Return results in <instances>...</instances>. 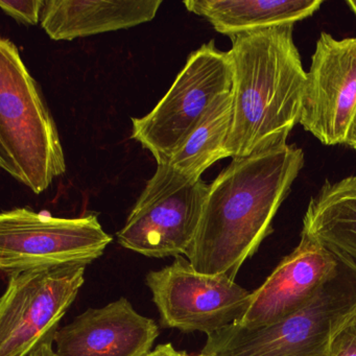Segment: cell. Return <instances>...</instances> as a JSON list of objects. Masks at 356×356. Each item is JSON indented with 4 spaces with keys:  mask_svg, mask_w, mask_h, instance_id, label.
<instances>
[{
    "mask_svg": "<svg viewBox=\"0 0 356 356\" xmlns=\"http://www.w3.org/2000/svg\"><path fill=\"white\" fill-rule=\"evenodd\" d=\"M305 163L303 149L278 145L233 158L209 185L187 259L197 272L235 280L245 260L273 232V220Z\"/></svg>",
    "mask_w": 356,
    "mask_h": 356,
    "instance_id": "1",
    "label": "cell"
},
{
    "mask_svg": "<svg viewBox=\"0 0 356 356\" xmlns=\"http://www.w3.org/2000/svg\"><path fill=\"white\" fill-rule=\"evenodd\" d=\"M293 24L231 37L232 120L228 157L286 145L300 124L307 72L293 42Z\"/></svg>",
    "mask_w": 356,
    "mask_h": 356,
    "instance_id": "2",
    "label": "cell"
},
{
    "mask_svg": "<svg viewBox=\"0 0 356 356\" xmlns=\"http://www.w3.org/2000/svg\"><path fill=\"white\" fill-rule=\"evenodd\" d=\"M0 166L36 195L66 172L55 120L16 45L0 40Z\"/></svg>",
    "mask_w": 356,
    "mask_h": 356,
    "instance_id": "3",
    "label": "cell"
},
{
    "mask_svg": "<svg viewBox=\"0 0 356 356\" xmlns=\"http://www.w3.org/2000/svg\"><path fill=\"white\" fill-rule=\"evenodd\" d=\"M356 310V270L337 274L298 312L266 326L237 323L207 335L201 356H330L333 334Z\"/></svg>",
    "mask_w": 356,
    "mask_h": 356,
    "instance_id": "4",
    "label": "cell"
},
{
    "mask_svg": "<svg viewBox=\"0 0 356 356\" xmlns=\"http://www.w3.org/2000/svg\"><path fill=\"white\" fill-rule=\"evenodd\" d=\"M233 68L229 51L214 41L202 45L187 58L170 90L143 118H132L131 138L168 164L210 106L232 90Z\"/></svg>",
    "mask_w": 356,
    "mask_h": 356,
    "instance_id": "5",
    "label": "cell"
},
{
    "mask_svg": "<svg viewBox=\"0 0 356 356\" xmlns=\"http://www.w3.org/2000/svg\"><path fill=\"white\" fill-rule=\"evenodd\" d=\"M208 191L202 178H186L168 164H157L118 232V243L145 257L185 255L197 235Z\"/></svg>",
    "mask_w": 356,
    "mask_h": 356,
    "instance_id": "6",
    "label": "cell"
},
{
    "mask_svg": "<svg viewBox=\"0 0 356 356\" xmlns=\"http://www.w3.org/2000/svg\"><path fill=\"white\" fill-rule=\"evenodd\" d=\"M112 237L95 214L54 218L29 207L0 214V268L9 276L33 270L86 266L99 259Z\"/></svg>",
    "mask_w": 356,
    "mask_h": 356,
    "instance_id": "7",
    "label": "cell"
},
{
    "mask_svg": "<svg viewBox=\"0 0 356 356\" xmlns=\"http://www.w3.org/2000/svg\"><path fill=\"white\" fill-rule=\"evenodd\" d=\"M145 283L162 326L206 335L241 320L252 293L227 275L197 272L183 256L161 270H151Z\"/></svg>",
    "mask_w": 356,
    "mask_h": 356,
    "instance_id": "8",
    "label": "cell"
},
{
    "mask_svg": "<svg viewBox=\"0 0 356 356\" xmlns=\"http://www.w3.org/2000/svg\"><path fill=\"white\" fill-rule=\"evenodd\" d=\"M85 268L63 266L9 276L0 300V356H29L56 334L84 284Z\"/></svg>",
    "mask_w": 356,
    "mask_h": 356,
    "instance_id": "9",
    "label": "cell"
},
{
    "mask_svg": "<svg viewBox=\"0 0 356 356\" xmlns=\"http://www.w3.org/2000/svg\"><path fill=\"white\" fill-rule=\"evenodd\" d=\"M356 112V37L322 33L306 78L300 124L323 145H343Z\"/></svg>",
    "mask_w": 356,
    "mask_h": 356,
    "instance_id": "10",
    "label": "cell"
},
{
    "mask_svg": "<svg viewBox=\"0 0 356 356\" xmlns=\"http://www.w3.org/2000/svg\"><path fill=\"white\" fill-rule=\"evenodd\" d=\"M339 262L320 243L301 233L298 247L251 293L237 324L258 328L274 324L307 305L337 274Z\"/></svg>",
    "mask_w": 356,
    "mask_h": 356,
    "instance_id": "11",
    "label": "cell"
},
{
    "mask_svg": "<svg viewBox=\"0 0 356 356\" xmlns=\"http://www.w3.org/2000/svg\"><path fill=\"white\" fill-rule=\"evenodd\" d=\"M159 333L153 318L122 297L103 307L88 308L58 329L55 356H147Z\"/></svg>",
    "mask_w": 356,
    "mask_h": 356,
    "instance_id": "12",
    "label": "cell"
},
{
    "mask_svg": "<svg viewBox=\"0 0 356 356\" xmlns=\"http://www.w3.org/2000/svg\"><path fill=\"white\" fill-rule=\"evenodd\" d=\"M161 0H47L40 24L56 41L134 28L152 22Z\"/></svg>",
    "mask_w": 356,
    "mask_h": 356,
    "instance_id": "13",
    "label": "cell"
},
{
    "mask_svg": "<svg viewBox=\"0 0 356 356\" xmlns=\"http://www.w3.org/2000/svg\"><path fill=\"white\" fill-rule=\"evenodd\" d=\"M302 233L356 270V176L325 182L308 204Z\"/></svg>",
    "mask_w": 356,
    "mask_h": 356,
    "instance_id": "14",
    "label": "cell"
},
{
    "mask_svg": "<svg viewBox=\"0 0 356 356\" xmlns=\"http://www.w3.org/2000/svg\"><path fill=\"white\" fill-rule=\"evenodd\" d=\"M187 11L205 18L220 34L243 33L295 24L314 15L321 0H187Z\"/></svg>",
    "mask_w": 356,
    "mask_h": 356,
    "instance_id": "15",
    "label": "cell"
},
{
    "mask_svg": "<svg viewBox=\"0 0 356 356\" xmlns=\"http://www.w3.org/2000/svg\"><path fill=\"white\" fill-rule=\"evenodd\" d=\"M232 120V93L218 97L182 145L177 149L168 165L189 179L202 178L212 164L228 158L227 139Z\"/></svg>",
    "mask_w": 356,
    "mask_h": 356,
    "instance_id": "16",
    "label": "cell"
},
{
    "mask_svg": "<svg viewBox=\"0 0 356 356\" xmlns=\"http://www.w3.org/2000/svg\"><path fill=\"white\" fill-rule=\"evenodd\" d=\"M43 0H0V8L16 22L28 26H36L41 20Z\"/></svg>",
    "mask_w": 356,
    "mask_h": 356,
    "instance_id": "17",
    "label": "cell"
},
{
    "mask_svg": "<svg viewBox=\"0 0 356 356\" xmlns=\"http://www.w3.org/2000/svg\"><path fill=\"white\" fill-rule=\"evenodd\" d=\"M330 356H356V310L333 334Z\"/></svg>",
    "mask_w": 356,
    "mask_h": 356,
    "instance_id": "18",
    "label": "cell"
},
{
    "mask_svg": "<svg viewBox=\"0 0 356 356\" xmlns=\"http://www.w3.org/2000/svg\"><path fill=\"white\" fill-rule=\"evenodd\" d=\"M147 356H195L184 351H179L172 346V343H166L157 346L155 349L152 350ZM201 356V355H197Z\"/></svg>",
    "mask_w": 356,
    "mask_h": 356,
    "instance_id": "19",
    "label": "cell"
},
{
    "mask_svg": "<svg viewBox=\"0 0 356 356\" xmlns=\"http://www.w3.org/2000/svg\"><path fill=\"white\" fill-rule=\"evenodd\" d=\"M55 335H51L47 337L45 341H43L32 353L29 354V356H55V350L53 348L54 339Z\"/></svg>",
    "mask_w": 356,
    "mask_h": 356,
    "instance_id": "20",
    "label": "cell"
},
{
    "mask_svg": "<svg viewBox=\"0 0 356 356\" xmlns=\"http://www.w3.org/2000/svg\"><path fill=\"white\" fill-rule=\"evenodd\" d=\"M343 145H348L356 152V112L354 114L351 124H350Z\"/></svg>",
    "mask_w": 356,
    "mask_h": 356,
    "instance_id": "21",
    "label": "cell"
},
{
    "mask_svg": "<svg viewBox=\"0 0 356 356\" xmlns=\"http://www.w3.org/2000/svg\"><path fill=\"white\" fill-rule=\"evenodd\" d=\"M347 5L349 6L356 17V1H347Z\"/></svg>",
    "mask_w": 356,
    "mask_h": 356,
    "instance_id": "22",
    "label": "cell"
}]
</instances>
